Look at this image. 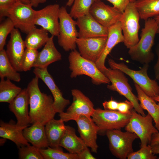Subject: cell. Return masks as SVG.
Wrapping results in <instances>:
<instances>
[{
	"label": "cell",
	"mask_w": 159,
	"mask_h": 159,
	"mask_svg": "<svg viewBox=\"0 0 159 159\" xmlns=\"http://www.w3.org/2000/svg\"><path fill=\"white\" fill-rule=\"evenodd\" d=\"M39 79L35 76L26 88L29 95V116L30 124L39 123L45 125L54 118L56 112L54 107L53 98L51 95L41 91Z\"/></svg>",
	"instance_id": "6da1fadb"
},
{
	"label": "cell",
	"mask_w": 159,
	"mask_h": 159,
	"mask_svg": "<svg viewBox=\"0 0 159 159\" xmlns=\"http://www.w3.org/2000/svg\"><path fill=\"white\" fill-rule=\"evenodd\" d=\"M157 25L153 18L145 21L142 29L140 38L135 45L129 49L128 54L131 59L142 64H149L153 60L154 55L152 52Z\"/></svg>",
	"instance_id": "7a4b0ae2"
},
{
	"label": "cell",
	"mask_w": 159,
	"mask_h": 159,
	"mask_svg": "<svg viewBox=\"0 0 159 159\" xmlns=\"http://www.w3.org/2000/svg\"><path fill=\"white\" fill-rule=\"evenodd\" d=\"M68 61L71 78L85 75L90 77L94 84H110L109 80L98 69L95 63L83 57L76 49L70 53Z\"/></svg>",
	"instance_id": "3957f363"
},
{
	"label": "cell",
	"mask_w": 159,
	"mask_h": 159,
	"mask_svg": "<svg viewBox=\"0 0 159 159\" xmlns=\"http://www.w3.org/2000/svg\"><path fill=\"white\" fill-rule=\"evenodd\" d=\"M108 62L110 68L118 69L130 77L148 95L151 97L159 95L158 83L147 74L149 64H144L140 70H135L129 68L123 62L117 63L111 59H108Z\"/></svg>",
	"instance_id": "277c9868"
},
{
	"label": "cell",
	"mask_w": 159,
	"mask_h": 159,
	"mask_svg": "<svg viewBox=\"0 0 159 159\" xmlns=\"http://www.w3.org/2000/svg\"><path fill=\"white\" fill-rule=\"evenodd\" d=\"M102 73L111 82V85H107L108 89L116 91L125 97L132 103L134 109L137 112L143 116L146 115L139 103L138 97L132 92L128 79L122 72L118 69L106 67Z\"/></svg>",
	"instance_id": "5b68a950"
},
{
	"label": "cell",
	"mask_w": 159,
	"mask_h": 159,
	"mask_svg": "<svg viewBox=\"0 0 159 159\" xmlns=\"http://www.w3.org/2000/svg\"><path fill=\"white\" fill-rule=\"evenodd\" d=\"M131 112L124 114L117 110L95 109L91 117L98 127V132L105 134L106 132L113 129H121L128 123Z\"/></svg>",
	"instance_id": "8992f818"
},
{
	"label": "cell",
	"mask_w": 159,
	"mask_h": 159,
	"mask_svg": "<svg viewBox=\"0 0 159 159\" xmlns=\"http://www.w3.org/2000/svg\"><path fill=\"white\" fill-rule=\"evenodd\" d=\"M139 13L135 2H130L122 13L120 21L124 38V44L129 49L139 41L140 28Z\"/></svg>",
	"instance_id": "52a82bcc"
},
{
	"label": "cell",
	"mask_w": 159,
	"mask_h": 159,
	"mask_svg": "<svg viewBox=\"0 0 159 159\" xmlns=\"http://www.w3.org/2000/svg\"><path fill=\"white\" fill-rule=\"evenodd\" d=\"M130 120L125 127L126 131L136 134L140 141V147L150 144L153 135L158 130L153 125V118L149 114L143 116L134 109Z\"/></svg>",
	"instance_id": "ba28073f"
},
{
	"label": "cell",
	"mask_w": 159,
	"mask_h": 159,
	"mask_svg": "<svg viewBox=\"0 0 159 159\" xmlns=\"http://www.w3.org/2000/svg\"><path fill=\"white\" fill-rule=\"evenodd\" d=\"M59 21V34L57 36L59 45L65 51L75 49L76 40L78 37L76 21L70 16L64 6L60 7Z\"/></svg>",
	"instance_id": "9c48e42d"
},
{
	"label": "cell",
	"mask_w": 159,
	"mask_h": 159,
	"mask_svg": "<svg viewBox=\"0 0 159 159\" xmlns=\"http://www.w3.org/2000/svg\"><path fill=\"white\" fill-rule=\"evenodd\" d=\"M121 129L107 130L105 133L109 142V149L112 154L120 159H126L133 152L132 144L138 138L135 133Z\"/></svg>",
	"instance_id": "30bf717a"
},
{
	"label": "cell",
	"mask_w": 159,
	"mask_h": 159,
	"mask_svg": "<svg viewBox=\"0 0 159 159\" xmlns=\"http://www.w3.org/2000/svg\"><path fill=\"white\" fill-rule=\"evenodd\" d=\"M71 93L72 102L66 112L59 113L60 119L64 122L75 121L82 115L91 117L95 109L90 99L77 89H72Z\"/></svg>",
	"instance_id": "8fae6325"
},
{
	"label": "cell",
	"mask_w": 159,
	"mask_h": 159,
	"mask_svg": "<svg viewBox=\"0 0 159 159\" xmlns=\"http://www.w3.org/2000/svg\"><path fill=\"white\" fill-rule=\"evenodd\" d=\"M29 4L17 2L9 11L15 27L27 34L36 27L34 21L36 10Z\"/></svg>",
	"instance_id": "7c38bea8"
},
{
	"label": "cell",
	"mask_w": 159,
	"mask_h": 159,
	"mask_svg": "<svg viewBox=\"0 0 159 159\" xmlns=\"http://www.w3.org/2000/svg\"><path fill=\"white\" fill-rule=\"evenodd\" d=\"M59 5H48L42 9L36 11L34 23L41 26L49 32L52 36L57 37L59 34Z\"/></svg>",
	"instance_id": "4fadbf2b"
},
{
	"label": "cell",
	"mask_w": 159,
	"mask_h": 159,
	"mask_svg": "<svg viewBox=\"0 0 159 159\" xmlns=\"http://www.w3.org/2000/svg\"><path fill=\"white\" fill-rule=\"evenodd\" d=\"M107 37L77 38L76 43L79 52L83 58L95 63L104 49Z\"/></svg>",
	"instance_id": "5bb4252c"
},
{
	"label": "cell",
	"mask_w": 159,
	"mask_h": 159,
	"mask_svg": "<svg viewBox=\"0 0 159 159\" xmlns=\"http://www.w3.org/2000/svg\"><path fill=\"white\" fill-rule=\"evenodd\" d=\"M89 13L98 23L107 28L120 22L122 14L113 6L97 0L92 6Z\"/></svg>",
	"instance_id": "9a60e30c"
},
{
	"label": "cell",
	"mask_w": 159,
	"mask_h": 159,
	"mask_svg": "<svg viewBox=\"0 0 159 159\" xmlns=\"http://www.w3.org/2000/svg\"><path fill=\"white\" fill-rule=\"evenodd\" d=\"M29 95L27 88L22 89L20 92L9 103L10 111L15 116L16 124L18 126L25 127L30 124L29 111Z\"/></svg>",
	"instance_id": "2e32d148"
},
{
	"label": "cell",
	"mask_w": 159,
	"mask_h": 159,
	"mask_svg": "<svg viewBox=\"0 0 159 159\" xmlns=\"http://www.w3.org/2000/svg\"><path fill=\"white\" fill-rule=\"evenodd\" d=\"M33 72L36 76L45 83L50 90L54 99V107L56 113L64 112L65 108L69 104L70 101L63 97L62 92L48 72L47 67L34 68Z\"/></svg>",
	"instance_id": "e0dca14e"
},
{
	"label": "cell",
	"mask_w": 159,
	"mask_h": 159,
	"mask_svg": "<svg viewBox=\"0 0 159 159\" xmlns=\"http://www.w3.org/2000/svg\"><path fill=\"white\" fill-rule=\"evenodd\" d=\"M26 47L18 29L14 28L10 33L6 52L11 63L18 72L21 71V62Z\"/></svg>",
	"instance_id": "ac0fdd59"
},
{
	"label": "cell",
	"mask_w": 159,
	"mask_h": 159,
	"mask_svg": "<svg viewBox=\"0 0 159 159\" xmlns=\"http://www.w3.org/2000/svg\"><path fill=\"white\" fill-rule=\"evenodd\" d=\"M75 121L80 138L92 152L97 153L98 147L97 143L98 129L91 117L81 116Z\"/></svg>",
	"instance_id": "d6986e66"
},
{
	"label": "cell",
	"mask_w": 159,
	"mask_h": 159,
	"mask_svg": "<svg viewBox=\"0 0 159 159\" xmlns=\"http://www.w3.org/2000/svg\"><path fill=\"white\" fill-rule=\"evenodd\" d=\"M78 37L88 38L107 37L108 28L98 23L90 13L77 19Z\"/></svg>",
	"instance_id": "ffe728a7"
},
{
	"label": "cell",
	"mask_w": 159,
	"mask_h": 159,
	"mask_svg": "<svg viewBox=\"0 0 159 159\" xmlns=\"http://www.w3.org/2000/svg\"><path fill=\"white\" fill-rule=\"evenodd\" d=\"M124 38L120 21L108 28L107 38L104 51L95 64L102 72L106 67V59L113 48L117 44L123 42Z\"/></svg>",
	"instance_id": "44dd1931"
},
{
	"label": "cell",
	"mask_w": 159,
	"mask_h": 159,
	"mask_svg": "<svg viewBox=\"0 0 159 159\" xmlns=\"http://www.w3.org/2000/svg\"><path fill=\"white\" fill-rule=\"evenodd\" d=\"M54 37L52 36L49 37L43 49L39 52L33 67L39 68H47L50 64L61 60V54L55 46Z\"/></svg>",
	"instance_id": "7402d4cb"
},
{
	"label": "cell",
	"mask_w": 159,
	"mask_h": 159,
	"mask_svg": "<svg viewBox=\"0 0 159 159\" xmlns=\"http://www.w3.org/2000/svg\"><path fill=\"white\" fill-rule=\"evenodd\" d=\"M25 128L18 126L13 120H11L8 123L1 120L0 137L12 141L18 148L29 145L23 134V130Z\"/></svg>",
	"instance_id": "603a6c76"
},
{
	"label": "cell",
	"mask_w": 159,
	"mask_h": 159,
	"mask_svg": "<svg viewBox=\"0 0 159 159\" xmlns=\"http://www.w3.org/2000/svg\"><path fill=\"white\" fill-rule=\"evenodd\" d=\"M64 122L60 119L53 118L45 125V130L48 146L61 149L59 143L66 129Z\"/></svg>",
	"instance_id": "cb8c5ba5"
},
{
	"label": "cell",
	"mask_w": 159,
	"mask_h": 159,
	"mask_svg": "<svg viewBox=\"0 0 159 159\" xmlns=\"http://www.w3.org/2000/svg\"><path fill=\"white\" fill-rule=\"evenodd\" d=\"M59 146L69 153L76 154L88 147L82 139L77 135L75 129L69 125H66V129L60 141Z\"/></svg>",
	"instance_id": "d4e9b609"
},
{
	"label": "cell",
	"mask_w": 159,
	"mask_h": 159,
	"mask_svg": "<svg viewBox=\"0 0 159 159\" xmlns=\"http://www.w3.org/2000/svg\"><path fill=\"white\" fill-rule=\"evenodd\" d=\"M24 137L29 143L38 148L48 147L44 125L39 123L32 124L23 130Z\"/></svg>",
	"instance_id": "484cf974"
},
{
	"label": "cell",
	"mask_w": 159,
	"mask_h": 159,
	"mask_svg": "<svg viewBox=\"0 0 159 159\" xmlns=\"http://www.w3.org/2000/svg\"><path fill=\"white\" fill-rule=\"evenodd\" d=\"M137 93V97L141 107L147 110L152 117L155 123V127L159 130V102L157 103L152 97L147 95L139 86L134 83Z\"/></svg>",
	"instance_id": "4316f807"
},
{
	"label": "cell",
	"mask_w": 159,
	"mask_h": 159,
	"mask_svg": "<svg viewBox=\"0 0 159 159\" xmlns=\"http://www.w3.org/2000/svg\"><path fill=\"white\" fill-rule=\"evenodd\" d=\"M48 32L42 27L34 28L27 34L24 41L26 48L37 50L46 44L49 37Z\"/></svg>",
	"instance_id": "83f0119b"
},
{
	"label": "cell",
	"mask_w": 159,
	"mask_h": 159,
	"mask_svg": "<svg viewBox=\"0 0 159 159\" xmlns=\"http://www.w3.org/2000/svg\"><path fill=\"white\" fill-rule=\"evenodd\" d=\"M135 3L142 20L145 21L159 15V0H136Z\"/></svg>",
	"instance_id": "f1b7e54d"
},
{
	"label": "cell",
	"mask_w": 159,
	"mask_h": 159,
	"mask_svg": "<svg viewBox=\"0 0 159 159\" xmlns=\"http://www.w3.org/2000/svg\"><path fill=\"white\" fill-rule=\"evenodd\" d=\"M11 63L4 49L0 50V77L6 78L11 80L19 82L21 80L20 74Z\"/></svg>",
	"instance_id": "f546056e"
},
{
	"label": "cell",
	"mask_w": 159,
	"mask_h": 159,
	"mask_svg": "<svg viewBox=\"0 0 159 159\" xmlns=\"http://www.w3.org/2000/svg\"><path fill=\"white\" fill-rule=\"evenodd\" d=\"M22 90L20 87L12 83L9 79L1 78L0 102L10 103Z\"/></svg>",
	"instance_id": "4dcf8cb0"
},
{
	"label": "cell",
	"mask_w": 159,
	"mask_h": 159,
	"mask_svg": "<svg viewBox=\"0 0 159 159\" xmlns=\"http://www.w3.org/2000/svg\"><path fill=\"white\" fill-rule=\"evenodd\" d=\"M97 0H74L69 13L72 18L77 19L89 13L90 9Z\"/></svg>",
	"instance_id": "1f68e13d"
},
{
	"label": "cell",
	"mask_w": 159,
	"mask_h": 159,
	"mask_svg": "<svg viewBox=\"0 0 159 159\" xmlns=\"http://www.w3.org/2000/svg\"><path fill=\"white\" fill-rule=\"evenodd\" d=\"M47 148H38L44 159H78L77 154L64 153L61 149Z\"/></svg>",
	"instance_id": "d6a6232c"
},
{
	"label": "cell",
	"mask_w": 159,
	"mask_h": 159,
	"mask_svg": "<svg viewBox=\"0 0 159 159\" xmlns=\"http://www.w3.org/2000/svg\"><path fill=\"white\" fill-rule=\"evenodd\" d=\"M38 53L37 50L26 48L25 49L21 62V71H29L33 67Z\"/></svg>",
	"instance_id": "836d02e7"
},
{
	"label": "cell",
	"mask_w": 159,
	"mask_h": 159,
	"mask_svg": "<svg viewBox=\"0 0 159 159\" xmlns=\"http://www.w3.org/2000/svg\"><path fill=\"white\" fill-rule=\"evenodd\" d=\"M19 149V158L20 159H44L38 149L29 145L21 146Z\"/></svg>",
	"instance_id": "e575fe53"
},
{
	"label": "cell",
	"mask_w": 159,
	"mask_h": 159,
	"mask_svg": "<svg viewBox=\"0 0 159 159\" xmlns=\"http://www.w3.org/2000/svg\"><path fill=\"white\" fill-rule=\"evenodd\" d=\"M12 20L9 17L0 24V50L4 49L8 35L15 28Z\"/></svg>",
	"instance_id": "d590c367"
},
{
	"label": "cell",
	"mask_w": 159,
	"mask_h": 159,
	"mask_svg": "<svg viewBox=\"0 0 159 159\" xmlns=\"http://www.w3.org/2000/svg\"><path fill=\"white\" fill-rule=\"evenodd\" d=\"M152 152L151 146L148 145L140 147L139 150L131 153L127 156V159H156L157 157Z\"/></svg>",
	"instance_id": "8d00e7d4"
},
{
	"label": "cell",
	"mask_w": 159,
	"mask_h": 159,
	"mask_svg": "<svg viewBox=\"0 0 159 159\" xmlns=\"http://www.w3.org/2000/svg\"><path fill=\"white\" fill-rule=\"evenodd\" d=\"M17 2V0H0V20L8 17L9 11Z\"/></svg>",
	"instance_id": "74e56055"
},
{
	"label": "cell",
	"mask_w": 159,
	"mask_h": 159,
	"mask_svg": "<svg viewBox=\"0 0 159 159\" xmlns=\"http://www.w3.org/2000/svg\"><path fill=\"white\" fill-rule=\"evenodd\" d=\"M113 5V6L117 9L122 13L124 11L130 2V0H105Z\"/></svg>",
	"instance_id": "f35d334b"
},
{
	"label": "cell",
	"mask_w": 159,
	"mask_h": 159,
	"mask_svg": "<svg viewBox=\"0 0 159 159\" xmlns=\"http://www.w3.org/2000/svg\"><path fill=\"white\" fill-rule=\"evenodd\" d=\"M133 108V104L127 100L118 102L117 110L122 113L127 114L130 113Z\"/></svg>",
	"instance_id": "ab89813d"
},
{
	"label": "cell",
	"mask_w": 159,
	"mask_h": 159,
	"mask_svg": "<svg viewBox=\"0 0 159 159\" xmlns=\"http://www.w3.org/2000/svg\"><path fill=\"white\" fill-rule=\"evenodd\" d=\"M118 102L112 99L105 101L102 103V105L104 109L111 110H117Z\"/></svg>",
	"instance_id": "60d3db41"
},
{
	"label": "cell",
	"mask_w": 159,
	"mask_h": 159,
	"mask_svg": "<svg viewBox=\"0 0 159 159\" xmlns=\"http://www.w3.org/2000/svg\"><path fill=\"white\" fill-rule=\"evenodd\" d=\"M78 159H95L91 153L89 149L87 147L77 154Z\"/></svg>",
	"instance_id": "b9f144b4"
},
{
	"label": "cell",
	"mask_w": 159,
	"mask_h": 159,
	"mask_svg": "<svg viewBox=\"0 0 159 159\" xmlns=\"http://www.w3.org/2000/svg\"><path fill=\"white\" fill-rule=\"evenodd\" d=\"M156 51L157 56V60L154 66V69L155 79L159 80V42L157 46Z\"/></svg>",
	"instance_id": "7bdbcfd3"
},
{
	"label": "cell",
	"mask_w": 159,
	"mask_h": 159,
	"mask_svg": "<svg viewBox=\"0 0 159 159\" xmlns=\"http://www.w3.org/2000/svg\"><path fill=\"white\" fill-rule=\"evenodd\" d=\"M159 144V132L154 134L152 137L150 145H153Z\"/></svg>",
	"instance_id": "ee69618b"
},
{
	"label": "cell",
	"mask_w": 159,
	"mask_h": 159,
	"mask_svg": "<svg viewBox=\"0 0 159 159\" xmlns=\"http://www.w3.org/2000/svg\"><path fill=\"white\" fill-rule=\"evenodd\" d=\"M30 4L34 7H37L40 4H43L46 1V0H30Z\"/></svg>",
	"instance_id": "f6af8a7d"
},
{
	"label": "cell",
	"mask_w": 159,
	"mask_h": 159,
	"mask_svg": "<svg viewBox=\"0 0 159 159\" xmlns=\"http://www.w3.org/2000/svg\"><path fill=\"white\" fill-rule=\"evenodd\" d=\"M151 146L153 153L154 154H159V144Z\"/></svg>",
	"instance_id": "bcb514c9"
},
{
	"label": "cell",
	"mask_w": 159,
	"mask_h": 159,
	"mask_svg": "<svg viewBox=\"0 0 159 159\" xmlns=\"http://www.w3.org/2000/svg\"><path fill=\"white\" fill-rule=\"evenodd\" d=\"M155 20L157 25V34H159V15L153 17Z\"/></svg>",
	"instance_id": "7dc6e473"
},
{
	"label": "cell",
	"mask_w": 159,
	"mask_h": 159,
	"mask_svg": "<svg viewBox=\"0 0 159 159\" xmlns=\"http://www.w3.org/2000/svg\"><path fill=\"white\" fill-rule=\"evenodd\" d=\"M30 0H17L18 2L26 4H29Z\"/></svg>",
	"instance_id": "c3c4849f"
},
{
	"label": "cell",
	"mask_w": 159,
	"mask_h": 159,
	"mask_svg": "<svg viewBox=\"0 0 159 159\" xmlns=\"http://www.w3.org/2000/svg\"><path fill=\"white\" fill-rule=\"evenodd\" d=\"M74 0H68L66 5L68 6H71L73 4Z\"/></svg>",
	"instance_id": "681fc988"
},
{
	"label": "cell",
	"mask_w": 159,
	"mask_h": 159,
	"mask_svg": "<svg viewBox=\"0 0 159 159\" xmlns=\"http://www.w3.org/2000/svg\"><path fill=\"white\" fill-rule=\"evenodd\" d=\"M6 139L2 138L0 139V145H3L4 144V143L5 142L6 140Z\"/></svg>",
	"instance_id": "f907efd6"
},
{
	"label": "cell",
	"mask_w": 159,
	"mask_h": 159,
	"mask_svg": "<svg viewBox=\"0 0 159 159\" xmlns=\"http://www.w3.org/2000/svg\"><path fill=\"white\" fill-rule=\"evenodd\" d=\"M156 101L159 102V95L152 97Z\"/></svg>",
	"instance_id": "816d5d0a"
},
{
	"label": "cell",
	"mask_w": 159,
	"mask_h": 159,
	"mask_svg": "<svg viewBox=\"0 0 159 159\" xmlns=\"http://www.w3.org/2000/svg\"><path fill=\"white\" fill-rule=\"evenodd\" d=\"M136 0H130V2H135Z\"/></svg>",
	"instance_id": "f5cc1de1"
},
{
	"label": "cell",
	"mask_w": 159,
	"mask_h": 159,
	"mask_svg": "<svg viewBox=\"0 0 159 159\" xmlns=\"http://www.w3.org/2000/svg\"></svg>",
	"instance_id": "db71d44e"
}]
</instances>
